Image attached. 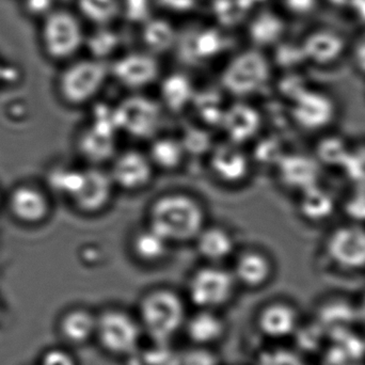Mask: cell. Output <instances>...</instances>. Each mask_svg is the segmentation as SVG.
I'll return each instance as SVG.
<instances>
[{
    "label": "cell",
    "mask_w": 365,
    "mask_h": 365,
    "mask_svg": "<svg viewBox=\"0 0 365 365\" xmlns=\"http://www.w3.org/2000/svg\"><path fill=\"white\" fill-rule=\"evenodd\" d=\"M200 257L210 264H222L233 259L237 252V242L231 230L223 225H207L193 240Z\"/></svg>",
    "instance_id": "obj_22"
},
{
    "label": "cell",
    "mask_w": 365,
    "mask_h": 365,
    "mask_svg": "<svg viewBox=\"0 0 365 365\" xmlns=\"http://www.w3.org/2000/svg\"><path fill=\"white\" fill-rule=\"evenodd\" d=\"M330 6L334 9V10L346 11V12H351L354 6L358 4L359 0H325Z\"/></svg>",
    "instance_id": "obj_48"
},
{
    "label": "cell",
    "mask_w": 365,
    "mask_h": 365,
    "mask_svg": "<svg viewBox=\"0 0 365 365\" xmlns=\"http://www.w3.org/2000/svg\"><path fill=\"white\" fill-rule=\"evenodd\" d=\"M158 86V102L164 110L171 113H181L189 108L197 92L192 79L184 72H171L160 76Z\"/></svg>",
    "instance_id": "obj_24"
},
{
    "label": "cell",
    "mask_w": 365,
    "mask_h": 365,
    "mask_svg": "<svg viewBox=\"0 0 365 365\" xmlns=\"http://www.w3.org/2000/svg\"><path fill=\"white\" fill-rule=\"evenodd\" d=\"M73 9L92 27L115 25L122 19L121 0H74Z\"/></svg>",
    "instance_id": "obj_32"
},
{
    "label": "cell",
    "mask_w": 365,
    "mask_h": 365,
    "mask_svg": "<svg viewBox=\"0 0 365 365\" xmlns=\"http://www.w3.org/2000/svg\"><path fill=\"white\" fill-rule=\"evenodd\" d=\"M221 30L222 28L214 26L195 30L184 38L180 34L177 47H181L182 57L187 62L204 63L212 61L227 49V36Z\"/></svg>",
    "instance_id": "obj_20"
},
{
    "label": "cell",
    "mask_w": 365,
    "mask_h": 365,
    "mask_svg": "<svg viewBox=\"0 0 365 365\" xmlns=\"http://www.w3.org/2000/svg\"><path fill=\"white\" fill-rule=\"evenodd\" d=\"M115 188L128 192H138L147 188L155 175L147 152L128 149L115 154L108 169Z\"/></svg>",
    "instance_id": "obj_15"
},
{
    "label": "cell",
    "mask_w": 365,
    "mask_h": 365,
    "mask_svg": "<svg viewBox=\"0 0 365 365\" xmlns=\"http://www.w3.org/2000/svg\"><path fill=\"white\" fill-rule=\"evenodd\" d=\"M206 223L203 204L186 192L160 195L148 210L147 225L173 245L193 242Z\"/></svg>",
    "instance_id": "obj_1"
},
{
    "label": "cell",
    "mask_w": 365,
    "mask_h": 365,
    "mask_svg": "<svg viewBox=\"0 0 365 365\" xmlns=\"http://www.w3.org/2000/svg\"><path fill=\"white\" fill-rule=\"evenodd\" d=\"M263 125L261 113L245 100L227 105L220 125L225 140L244 145L259 137Z\"/></svg>",
    "instance_id": "obj_18"
},
{
    "label": "cell",
    "mask_w": 365,
    "mask_h": 365,
    "mask_svg": "<svg viewBox=\"0 0 365 365\" xmlns=\"http://www.w3.org/2000/svg\"><path fill=\"white\" fill-rule=\"evenodd\" d=\"M6 206L11 217L27 227L43 225L51 214L48 192L32 182H21L12 188L6 197Z\"/></svg>",
    "instance_id": "obj_16"
},
{
    "label": "cell",
    "mask_w": 365,
    "mask_h": 365,
    "mask_svg": "<svg viewBox=\"0 0 365 365\" xmlns=\"http://www.w3.org/2000/svg\"><path fill=\"white\" fill-rule=\"evenodd\" d=\"M347 58L351 60L354 70L365 77V34L351 41Z\"/></svg>",
    "instance_id": "obj_45"
},
{
    "label": "cell",
    "mask_w": 365,
    "mask_h": 365,
    "mask_svg": "<svg viewBox=\"0 0 365 365\" xmlns=\"http://www.w3.org/2000/svg\"><path fill=\"white\" fill-rule=\"evenodd\" d=\"M140 324L121 310L105 311L96 322V336L107 353L130 356L138 349L141 338Z\"/></svg>",
    "instance_id": "obj_11"
},
{
    "label": "cell",
    "mask_w": 365,
    "mask_h": 365,
    "mask_svg": "<svg viewBox=\"0 0 365 365\" xmlns=\"http://www.w3.org/2000/svg\"><path fill=\"white\" fill-rule=\"evenodd\" d=\"M122 38L115 25L98 26L86 34L85 48L89 57L107 62L115 59L121 48Z\"/></svg>",
    "instance_id": "obj_33"
},
{
    "label": "cell",
    "mask_w": 365,
    "mask_h": 365,
    "mask_svg": "<svg viewBox=\"0 0 365 365\" xmlns=\"http://www.w3.org/2000/svg\"><path fill=\"white\" fill-rule=\"evenodd\" d=\"M115 189L108 170L100 166L86 165L81 167L78 181L66 200L77 212L93 216L110 205Z\"/></svg>",
    "instance_id": "obj_9"
},
{
    "label": "cell",
    "mask_w": 365,
    "mask_h": 365,
    "mask_svg": "<svg viewBox=\"0 0 365 365\" xmlns=\"http://www.w3.org/2000/svg\"><path fill=\"white\" fill-rule=\"evenodd\" d=\"M182 147L188 154H195V155H202V154L210 153L215 143H212V137L207 128H199L197 126L187 128L184 134L180 136Z\"/></svg>",
    "instance_id": "obj_37"
},
{
    "label": "cell",
    "mask_w": 365,
    "mask_h": 365,
    "mask_svg": "<svg viewBox=\"0 0 365 365\" xmlns=\"http://www.w3.org/2000/svg\"><path fill=\"white\" fill-rule=\"evenodd\" d=\"M274 268V262L265 251L248 248L236 252L231 270L237 284L259 289L269 282Z\"/></svg>",
    "instance_id": "obj_19"
},
{
    "label": "cell",
    "mask_w": 365,
    "mask_h": 365,
    "mask_svg": "<svg viewBox=\"0 0 365 365\" xmlns=\"http://www.w3.org/2000/svg\"><path fill=\"white\" fill-rule=\"evenodd\" d=\"M19 70L0 56V88L9 87L19 81Z\"/></svg>",
    "instance_id": "obj_47"
},
{
    "label": "cell",
    "mask_w": 365,
    "mask_h": 365,
    "mask_svg": "<svg viewBox=\"0 0 365 365\" xmlns=\"http://www.w3.org/2000/svg\"><path fill=\"white\" fill-rule=\"evenodd\" d=\"M0 199H1V197H0Z\"/></svg>",
    "instance_id": "obj_51"
},
{
    "label": "cell",
    "mask_w": 365,
    "mask_h": 365,
    "mask_svg": "<svg viewBox=\"0 0 365 365\" xmlns=\"http://www.w3.org/2000/svg\"><path fill=\"white\" fill-rule=\"evenodd\" d=\"M353 143L338 133L328 132L319 134L312 154L322 167L342 169L349 158Z\"/></svg>",
    "instance_id": "obj_30"
},
{
    "label": "cell",
    "mask_w": 365,
    "mask_h": 365,
    "mask_svg": "<svg viewBox=\"0 0 365 365\" xmlns=\"http://www.w3.org/2000/svg\"><path fill=\"white\" fill-rule=\"evenodd\" d=\"M207 0H154L155 6L170 16H189L197 12Z\"/></svg>",
    "instance_id": "obj_39"
},
{
    "label": "cell",
    "mask_w": 365,
    "mask_h": 365,
    "mask_svg": "<svg viewBox=\"0 0 365 365\" xmlns=\"http://www.w3.org/2000/svg\"><path fill=\"white\" fill-rule=\"evenodd\" d=\"M272 62L265 51L247 47L233 53L225 62L220 74V87L225 93L246 100L269 85Z\"/></svg>",
    "instance_id": "obj_3"
},
{
    "label": "cell",
    "mask_w": 365,
    "mask_h": 365,
    "mask_svg": "<svg viewBox=\"0 0 365 365\" xmlns=\"http://www.w3.org/2000/svg\"><path fill=\"white\" fill-rule=\"evenodd\" d=\"M364 317H365V302H364Z\"/></svg>",
    "instance_id": "obj_49"
},
{
    "label": "cell",
    "mask_w": 365,
    "mask_h": 365,
    "mask_svg": "<svg viewBox=\"0 0 365 365\" xmlns=\"http://www.w3.org/2000/svg\"><path fill=\"white\" fill-rule=\"evenodd\" d=\"M147 152L155 170L173 173L181 168L186 160V151L180 137L160 135L150 140Z\"/></svg>",
    "instance_id": "obj_28"
},
{
    "label": "cell",
    "mask_w": 365,
    "mask_h": 365,
    "mask_svg": "<svg viewBox=\"0 0 365 365\" xmlns=\"http://www.w3.org/2000/svg\"><path fill=\"white\" fill-rule=\"evenodd\" d=\"M255 365H306L297 354L287 349L263 351L257 358Z\"/></svg>",
    "instance_id": "obj_41"
},
{
    "label": "cell",
    "mask_w": 365,
    "mask_h": 365,
    "mask_svg": "<svg viewBox=\"0 0 365 365\" xmlns=\"http://www.w3.org/2000/svg\"><path fill=\"white\" fill-rule=\"evenodd\" d=\"M143 48L155 56L169 53L179 42L180 30L167 16L152 15L141 24Z\"/></svg>",
    "instance_id": "obj_26"
},
{
    "label": "cell",
    "mask_w": 365,
    "mask_h": 365,
    "mask_svg": "<svg viewBox=\"0 0 365 365\" xmlns=\"http://www.w3.org/2000/svg\"><path fill=\"white\" fill-rule=\"evenodd\" d=\"M141 328L158 343H170L185 324V304L173 289H155L145 294L139 307Z\"/></svg>",
    "instance_id": "obj_5"
},
{
    "label": "cell",
    "mask_w": 365,
    "mask_h": 365,
    "mask_svg": "<svg viewBox=\"0 0 365 365\" xmlns=\"http://www.w3.org/2000/svg\"><path fill=\"white\" fill-rule=\"evenodd\" d=\"M324 250L340 269H365V225L346 221L334 227L326 236Z\"/></svg>",
    "instance_id": "obj_12"
},
{
    "label": "cell",
    "mask_w": 365,
    "mask_h": 365,
    "mask_svg": "<svg viewBox=\"0 0 365 365\" xmlns=\"http://www.w3.org/2000/svg\"><path fill=\"white\" fill-rule=\"evenodd\" d=\"M76 149L86 165L102 167L118 153L117 135L88 124L79 132Z\"/></svg>",
    "instance_id": "obj_23"
},
{
    "label": "cell",
    "mask_w": 365,
    "mask_h": 365,
    "mask_svg": "<svg viewBox=\"0 0 365 365\" xmlns=\"http://www.w3.org/2000/svg\"><path fill=\"white\" fill-rule=\"evenodd\" d=\"M111 78L132 92H140L155 85L162 76L158 56L145 49L121 53L109 63Z\"/></svg>",
    "instance_id": "obj_10"
},
{
    "label": "cell",
    "mask_w": 365,
    "mask_h": 365,
    "mask_svg": "<svg viewBox=\"0 0 365 365\" xmlns=\"http://www.w3.org/2000/svg\"><path fill=\"white\" fill-rule=\"evenodd\" d=\"M152 351L148 353L145 362L150 365H178L180 354L169 347L168 343L154 342Z\"/></svg>",
    "instance_id": "obj_42"
},
{
    "label": "cell",
    "mask_w": 365,
    "mask_h": 365,
    "mask_svg": "<svg viewBox=\"0 0 365 365\" xmlns=\"http://www.w3.org/2000/svg\"><path fill=\"white\" fill-rule=\"evenodd\" d=\"M227 105L223 103L222 96L210 90L195 92L191 106L197 113L200 121L206 125H220L223 113Z\"/></svg>",
    "instance_id": "obj_35"
},
{
    "label": "cell",
    "mask_w": 365,
    "mask_h": 365,
    "mask_svg": "<svg viewBox=\"0 0 365 365\" xmlns=\"http://www.w3.org/2000/svg\"><path fill=\"white\" fill-rule=\"evenodd\" d=\"M351 41L336 28H313L300 40L307 64L319 68L338 66L349 55Z\"/></svg>",
    "instance_id": "obj_13"
},
{
    "label": "cell",
    "mask_w": 365,
    "mask_h": 365,
    "mask_svg": "<svg viewBox=\"0 0 365 365\" xmlns=\"http://www.w3.org/2000/svg\"><path fill=\"white\" fill-rule=\"evenodd\" d=\"M207 158L212 177L227 186H240L249 179L252 171V158L244 145L229 140L214 145Z\"/></svg>",
    "instance_id": "obj_14"
},
{
    "label": "cell",
    "mask_w": 365,
    "mask_h": 365,
    "mask_svg": "<svg viewBox=\"0 0 365 365\" xmlns=\"http://www.w3.org/2000/svg\"><path fill=\"white\" fill-rule=\"evenodd\" d=\"M178 365H218V359L205 347L197 346L180 354Z\"/></svg>",
    "instance_id": "obj_43"
},
{
    "label": "cell",
    "mask_w": 365,
    "mask_h": 365,
    "mask_svg": "<svg viewBox=\"0 0 365 365\" xmlns=\"http://www.w3.org/2000/svg\"><path fill=\"white\" fill-rule=\"evenodd\" d=\"M341 171L353 188L365 190V143L353 145Z\"/></svg>",
    "instance_id": "obj_36"
},
{
    "label": "cell",
    "mask_w": 365,
    "mask_h": 365,
    "mask_svg": "<svg viewBox=\"0 0 365 365\" xmlns=\"http://www.w3.org/2000/svg\"><path fill=\"white\" fill-rule=\"evenodd\" d=\"M259 329L269 338L280 339L291 336L297 328L298 317L291 306L282 302L268 304L257 319Z\"/></svg>",
    "instance_id": "obj_29"
},
{
    "label": "cell",
    "mask_w": 365,
    "mask_h": 365,
    "mask_svg": "<svg viewBox=\"0 0 365 365\" xmlns=\"http://www.w3.org/2000/svg\"><path fill=\"white\" fill-rule=\"evenodd\" d=\"M41 365H77L72 355L63 349H51L45 354Z\"/></svg>",
    "instance_id": "obj_46"
},
{
    "label": "cell",
    "mask_w": 365,
    "mask_h": 365,
    "mask_svg": "<svg viewBox=\"0 0 365 365\" xmlns=\"http://www.w3.org/2000/svg\"><path fill=\"white\" fill-rule=\"evenodd\" d=\"M119 132L138 140H151L160 134L164 108L158 101L132 92L115 105Z\"/></svg>",
    "instance_id": "obj_7"
},
{
    "label": "cell",
    "mask_w": 365,
    "mask_h": 365,
    "mask_svg": "<svg viewBox=\"0 0 365 365\" xmlns=\"http://www.w3.org/2000/svg\"><path fill=\"white\" fill-rule=\"evenodd\" d=\"M186 331L195 344L205 347L222 338L225 326L214 310H200L187 322Z\"/></svg>",
    "instance_id": "obj_31"
},
{
    "label": "cell",
    "mask_w": 365,
    "mask_h": 365,
    "mask_svg": "<svg viewBox=\"0 0 365 365\" xmlns=\"http://www.w3.org/2000/svg\"><path fill=\"white\" fill-rule=\"evenodd\" d=\"M87 30L74 9L56 6L38 21V44L49 61L64 64L85 48Z\"/></svg>",
    "instance_id": "obj_2"
},
{
    "label": "cell",
    "mask_w": 365,
    "mask_h": 365,
    "mask_svg": "<svg viewBox=\"0 0 365 365\" xmlns=\"http://www.w3.org/2000/svg\"><path fill=\"white\" fill-rule=\"evenodd\" d=\"M173 245L149 225L133 233L130 249L133 257L143 265L152 266L168 259Z\"/></svg>",
    "instance_id": "obj_25"
},
{
    "label": "cell",
    "mask_w": 365,
    "mask_h": 365,
    "mask_svg": "<svg viewBox=\"0 0 365 365\" xmlns=\"http://www.w3.org/2000/svg\"><path fill=\"white\" fill-rule=\"evenodd\" d=\"M55 0H21V10L27 19L36 21L57 6Z\"/></svg>",
    "instance_id": "obj_44"
},
{
    "label": "cell",
    "mask_w": 365,
    "mask_h": 365,
    "mask_svg": "<svg viewBox=\"0 0 365 365\" xmlns=\"http://www.w3.org/2000/svg\"><path fill=\"white\" fill-rule=\"evenodd\" d=\"M61 66L56 88L62 102L68 106L93 103L110 78L109 63L89 56H79Z\"/></svg>",
    "instance_id": "obj_4"
},
{
    "label": "cell",
    "mask_w": 365,
    "mask_h": 365,
    "mask_svg": "<svg viewBox=\"0 0 365 365\" xmlns=\"http://www.w3.org/2000/svg\"><path fill=\"white\" fill-rule=\"evenodd\" d=\"M294 123L304 132L323 134L331 130L340 115V105L327 90L309 87L291 102Z\"/></svg>",
    "instance_id": "obj_8"
},
{
    "label": "cell",
    "mask_w": 365,
    "mask_h": 365,
    "mask_svg": "<svg viewBox=\"0 0 365 365\" xmlns=\"http://www.w3.org/2000/svg\"><path fill=\"white\" fill-rule=\"evenodd\" d=\"M274 169L279 182L287 190L294 191L298 195L315 185L321 184L323 167L315 160L312 153L285 152Z\"/></svg>",
    "instance_id": "obj_17"
},
{
    "label": "cell",
    "mask_w": 365,
    "mask_h": 365,
    "mask_svg": "<svg viewBox=\"0 0 365 365\" xmlns=\"http://www.w3.org/2000/svg\"><path fill=\"white\" fill-rule=\"evenodd\" d=\"M351 365H358V364H351Z\"/></svg>",
    "instance_id": "obj_50"
},
{
    "label": "cell",
    "mask_w": 365,
    "mask_h": 365,
    "mask_svg": "<svg viewBox=\"0 0 365 365\" xmlns=\"http://www.w3.org/2000/svg\"><path fill=\"white\" fill-rule=\"evenodd\" d=\"M349 195L345 197L343 208L345 215L351 222L365 225V190L351 188Z\"/></svg>",
    "instance_id": "obj_40"
},
{
    "label": "cell",
    "mask_w": 365,
    "mask_h": 365,
    "mask_svg": "<svg viewBox=\"0 0 365 365\" xmlns=\"http://www.w3.org/2000/svg\"><path fill=\"white\" fill-rule=\"evenodd\" d=\"M98 317L85 309L68 311L60 324L62 336L73 344H85L96 336Z\"/></svg>",
    "instance_id": "obj_34"
},
{
    "label": "cell",
    "mask_w": 365,
    "mask_h": 365,
    "mask_svg": "<svg viewBox=\"0 0 365 365\" xmlns=\"http://www.w3.org/2000/svg\"><path fill=\"white\" fill-rule=\"evenodd\" d=\"M237 282L222 264L206 263L189 277L187 293L200 310H216L231 302Z\"/></svg>",
    "instance_id": "obj_6"
},
{
    "label": "cell",
    "mask_w": 365,
    "mask_h": 365,
    "mask_svg": "<svg viewBox=\"0 0 365 365\" xmlns=\"http://www.w3.org/2000/svg\"><path fill=\"white\" fill-rule=\"evenodd\" d=\"M245 25L250 46L262 51L274 48L287 34L285 17L268 8L255 11Z\"/></svg>",
    "instance_id": "obj_21"
},
{
    "label": "cell",
    "mask_w": 365,
    "mask_h": 365,
    "mask_svg": "<svg viewBox=\"0 0 365 365\" xmlns=\"http://www.w3.org/2000/svg\"><path fill=\"white\" fill-rule=\"evenodd\" d=\"M122 16L139 25L145 23L153 14L154 0H121Z\"/></svg>",
    "instance_id": "obj_38"
},
{
    "label": "cell",
    "mask_w": 365,
    "mask_h": 365,
    "mask_svg": "<svg viewBox=\"0 0 365 365\" xmlns=\"http://www.w3.org/2000/svg\"><path fill=\"white\" fill-rule=\"evenodd\" d=\"M336 197L329 189L315 185L299 193L298 212L311 225H321L330 220L339 208Z\"/></svg>",
    "instance_id": "obj_27"
}]
</instances>
